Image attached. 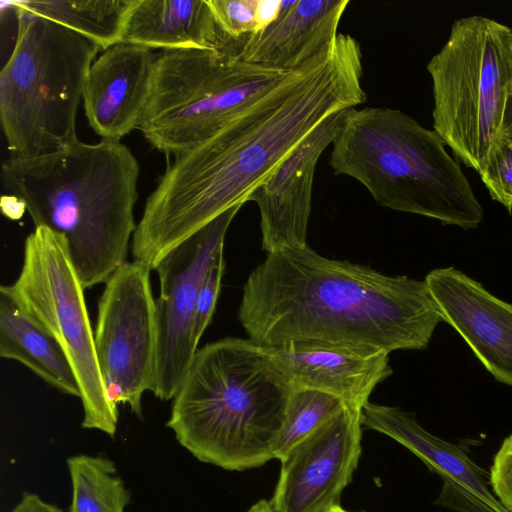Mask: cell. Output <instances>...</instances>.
<instances>
[{"instance_id":"52a82bcc","label":"cell","mask_w":512,"mask_h":512,"mask_svg":"<svg viewBox=\"0 0 512 512\" xmlns=\"http://www.w3.org/2000/svg\"><path fill=\"white\" fill-rule=\"evenodd\" d=\"M427 71L433 86V130L479 173L502 137L512 82V28L479 15L457 19Z\"/></svg>"},{"instance_id":"44dd1931","label":"cell","mask_w":512,"mask_h":512,"mask_svg":"<svg viewBox=\"0 0 512 512\" xmlns=\"http://www.w3.org/2000/svg\"><path fill=\"white\" fill-rule=\"evenodd\" d=\"M8 3L69 28L105 50L121 42L132 0H16Z\"/></svg>"},{"instance_id":"603a6c76","label":"cell","mask_w":512,"mask_h":512,"mask_svg":"<svg viewBox=\"0 0 512 512\" xmlns=\"http://www.w3.org/2000/svg\"><path fill=\"white\" fill-rule=\"evenodd\" d=\"M347 404L337 396L306 387L290 395L285 419L273 448L279 461L299 442L336 415Z\"/></svg>"},{"instance_id":"9a60e30c","label":"cell","mask_w":512,"mask_h":512,"mask_svg":"<svg viewBox=\"0 0 512 512\" xmlns=\"http://www.w3.org/2000/svg\"><path fill=\"white\" fill-rule=\"evenodd\" d=\"M425 281L444 322L498 381L512 386V305L452 267L432 270Z\"/></svg>"},{"instance_id":"4fadbf2b","label":"cell","mask_w":512,"mask_h":512,"mask_svg":"<svg viewBox=\"0 0 512 512\" xmlns=\"http://www.w3.org/2000/svg\"><path fill=\"white\" fill-rule=\"evenodd\" d=\"M360 418L362 427L400 443L441 478L440 504L458 512H508L493 492L490 474L462 447L425 430L413 413L367 402Z\"/></svg>"},{"instance_id":"ba28073f","label":"cell","mask_w":512,"mask_h":512,"mask_svg":"<svg viewBox=\"0 0 512 512\" xmlns=\"http://www.w3.org/2000/svg\"><path fill=\"white\" fill-rule=\"evenodd\" d=\"M290 72L213 49L161 51L137 129L155 149L179 155L212 137Z\"/></svg>"},{"instance_id":"f546056e","label":"cell","mask_w":512,"mask_h":512,"mask_svg":"<svg viewBox=\"0 0 512 512\" xmlns=\"http://www.w3.org/2000/svg\"><path fill=\"white\" fill-rule=\"evenodd\" d=\"M502 136L512 140V82L507 93V101L503 119Z\"/></svg>"},{"instance_id":"4dcf8cb0","label":"cell","mask_w":512,"mask_h":512,"mask_svg":"<svg viewBox=\"0 0 512 512\" xmlns=\"http://www.w3.org/2000/svg\"><path fill=\"white\" fill-rule=\"evenodd\" d=\"M245 512H277L269 500L261 499L250 506Z\"/></svg>"},{"instance_id":"83f0119b","label":"cell","mask_w":512,"mask_h":512,"mask_svg":"<svg viewBox=\"0 0 512 512\" xmlns=\"http://www.w3.org/2000/svg\"><path fill=\"white\" fill-rule=\"evenodd\" d=\"M10 512H63L58 506L43 500L39 495L24 492Z\"/></svg>"},{"instance_id":"3957f363","label":"cell","mask_w":512,"mask_h":512,"mask_svg":"<svg viewBox=\"0 0 512 512\" xmlns=\"http://www.w3.org/2000/svg\"><path fill=\"white\" fill-rule=\"evenodd\" d=\"M139 172L127 146L105 139L10 156L1 165L4 188L23 202L35 227L64 238L85 289L105 284L127 261Z\"/></svg>"},{"instance_id":"8fae6325","label":"cell","mask_w":512,"mask_h":512,"mask_svg":"<svg viewBox=\"0 0 512 512\" xmlns=\"http://www.w3.org/2000/svg\"><path fill=\"white\" fill-rule=\"evenodd\" d=\"M242 206H233L217 216L171 250L155 268L160 293L156 299L158 339L151 392L161 400L174 398L198 350L194 321L199 289Z\"/></svg>"},{"instance_id":"30bf717a","label":"cell","mask_w":512,"mask_h":512,"mask_svg":"<svg viewBox=\"0 0 512 512\" xmlns=\"http://www.w3.org/2000/svg\"><path fill=\"white\" fill-rule=\"evenodd\" d=\"M151 270L126 261L105 283L94 331L100 371L110 402L129 405L142 417V396L151 391L157 357L156 299Z\"/></svg>"},{"instance_id":"277c9868","label":"cell","mask_w":512,"mask_h":512,"mask_svg":"<svg viewBox=\"0 0 512 512\" xmlns=\"http://www.w3.org/2000/svg\"><path fill=\"white\" fill-rule=\"evenodd\" d=\"M293 389L264 346L227 337L198 348L166 425L203 463L257 468L274 459Z\"/></svg>"},{"instance_id":"5bb4252c","label":"cell","mask_w":512,"mask_h":512,"mask_svg":"<svg viewBox=\"0 0 512 512\" xmlns=\"http://www.w3.org/2000/svg\"><path fill=\"white\" fill-rule=\"evenodd\" d=\"M343 112L321 122L249 195L248 201L259 208L262 248L267 254L308 245L316 165L332 143Z\"/></svg>"},{"instance_id":"f1b7e54d","label":"cell","mask_w":512,"mask_h":512,"mask_svg":"<svg viewBox=\"0 0 512 512\" xmlns=\"http://www.w3.org/2000/svg\"><path fill=\"white\" fill-rule=\"evenodd\" d=\"M282 0H258L257 19L259 31L273 23L279 16Z\"/></svg>"},{"instance_id":"5b68a950","label":"cell","mask_w":512,"mask_h":512,"mask_svg":"<svg viewBox=\"0 0 512 512\" xmlns=\"http://www.w3.org/2000/svg\"><path fill=\"white\" fill-rule=\"evenodd\" d=\"M329 164L360 182L383 207L443 224L476 228L483 209L460 167L434 131L386 107L343 112Z\"/></svg>"},{"instance_id":"cb8c5ba5","label":"cell","mask_w":512,"mask_h":512,"mask_svg":"<svg viewBox=\"0 0 512 512\" xmlns=\"http://www.w3.org/2000/svg\"><path fill=\"white\" fill-rule=\"evenodd\" d=\"M218 33V50L225 52L231 42L243 41L259 32L258 0H207Z\"/></svg>"},{"instance_id":"d4e9b609","label":"cell","mask_w":512,"mask_h":512,"mask_svg":"<svg viewBox=\"0 0 512 512\" xmlns=\"http://www.w3.org/2000/svg\"><path fill=\"white\" fill-rule=\"evenodd\" d=\"M491 198L512 212V140L501 137L479 172Z\"/></svg>"},{"instance_id":"ac0fdd59","label":"cell","mask_w":512,"mask_h":512,"mask_svg":"<svg viewBox=\"0 0 512 512\" xmlns=\"http://www.w3.org/2000/svg\"><path fill=\"white\" fill-rule=\"evenodd\" d=\"M349 0H282L278 18L248 36L233 55L285 71L296 70L329 47Z\"/></svg>"},{"instance_id":"ffe728a7","label":"cell","mask_w":512,"mask_h":512,"mask_svg":"<svg viewBox=\"0 0 512 512\" xmlns=\"http://www.w3.org/2000/svg\"><path fill=\"white\" fill-rule=\"evenodd\" d=\"M0 356L18 361L62 393L80 397L71 365L56 340L0 286Z\"/></svg>"},{"instance_id":"1f68e13d","label":"cell","mask_w":512,"mask_h":512,"mask_svg":"<svg viewBox=\"0 0 512 512\" xmlns=\"http://www.w3.org/2000/svg\"><path fill=\"white\" fill-rule=\"evenodd\" d=\"M327 512H352V511H348V510L344 509L341 505H337V506L332 507Z\"/></svg>"},{"instance_id":"9c48e42d","label":"cell","mask_w":512,"mask_h":512,"mask_svg":"<svg viewBox=\"0 0 512 512\" xmlns=\"http://www.w3.org/2000/svg\"><path fill=\"white\" fill-rule=\"evenodd\" d=\"M8 291L20 307L62 348L76 376L82 427L114 437L118 410L100 371L83 284L64 238L35 227L25 239L21 271Z\"/></svg>"},{"instance_id":"484cf974","label":"cell","mask_w":512,"mask_h":512,"mask_svg":"<svg viewBox=\"0 0 512 512\" xmlns=\"http://www.w3.org/2000/svg\"><path fill=\"white\" fill-rule=\"evenodd\" d=\"M224 267L223 249H221L205 273L198 293L194 321V337L198 344L215 311Z\"/></svg>"},{"instance_id":"7c38bea8","label":"cell","mask_w":512,"mask_h":512,"mask_svg":"<svg viewBox=\"0 0 512 512\" xmlns=\"http://www.w3.org/2000/svg\"><path fill=\"white\" fill-rule=\"evenodd\" d=\"M361 408L346 405L281 460L269 500L277 512H327L340 505L361 456Z\"/></svg>"},{"instance_id":"8992f818","label":"cell","mask_w":512,"mask_h":512,"mask_svg":"<svg viewBox=\"0 0 512 512\" xmlns=\"http://www.w3.org/2000/svg\"><path fill=\"white\" fill-rule=\"evenodd\" d=\"M6 3L16 13L17 36L0 72V122L12 157H36L79 141L77 112L101 48Z\"/></svg>"},{"instance_id":"e0dca14e","label":"cell","mask_w":512,"mask_h":512,"mask_svg":"<svg viewBox=\"0 0 512 512\" xmlns=\"http://www.w3.org/2000/svg\"><path fill=\"white\" fill-rule=\"evenodd\" d=\"M296 387L320 390L362 408L375 387L392 374L389 354L341 346L288 342L265 347Z\"/></svg>"},{"instance_id":"7402d4cb","label":"cell","mask_w":512,"mask_h":512,"mask_svg":"<svg viewBox=\"0 0 512 512\" xmlns=\"http://www.w3.org/2000/svg\"><path fill=\"white\" fill-rule=\"evenodd\" d=\"M72 484L69 512H124L130 493L104 456L78 454L67 459Z\"/></svg>"},{"instance_id":"2e32d148","label":"cell","mask_w":512,"mask_h":512,"mask_svg":"<svg viewBox=\"0 0 512 512\" xmlns=\"http://www.w3.org/2000/svg\"><path fill=\"white\" fill-rule=\"evenodd\" d=\"M157 54L120 42L92 63L83 104L90 127L101 139L120 141L137 129L146 109Z\"/></svg>"},{"instance_id":"4316f807","label":"cell","mask_w":512,"mask_h":512,"mask_svg":"<svg viewBox=\"0 0 512 512\" xmlns=\"http://www.w3.org/2000/svg\"><path fill=\"white\" fill-rule=\"evenodd\" d=\"M490 481L496 497L508 512H512V434L495 455Z\"/></svg>"},{"instance_id":"d6986e66","label":"cell","mask_w":512,"mask_h":512,"mask_svg":"<svg viewBox=\"0 0 512 512\" xmlns=\"http://www.w3.org/2000/svg\"><path fill=\"white\" fill-rule=\"evenodd\" d=\"M121 42L161 51L218 50L207 0H132Z\"/></svg>"},{"instance_id":"6da1fadb","label":"cell","mask_w":512,"mask_h":512,"mask_svg":"<svg viewBox=\"0 0 512 512\" xmlns=\"http://www.w3.org/2000/svg\"><path fill=\"white\" fill-rule=\"evenodd\" d=\"M358 41L331 45L209 139L174 156L147 198L131 242L151 271L217 216L244 204L273 169L329 116L366 101Z\"/></svg>"},{"instance_id":"7a4b0ae2","label":"cell","mask_w":512,"mask_h":512,"mask_svg":"<svg viewBox=\"0 0 512 512\" xmlns=\"http://www.w3.org/2000/svg\"><path fill=\"white\" fill-rule=\"evenodd\" d=\"M238 318L264 347L307 342L387 354L426 348L444 321L425 280L330 259L308 245L267 254L247 278Z\"/></svg>"}]
</instances>
